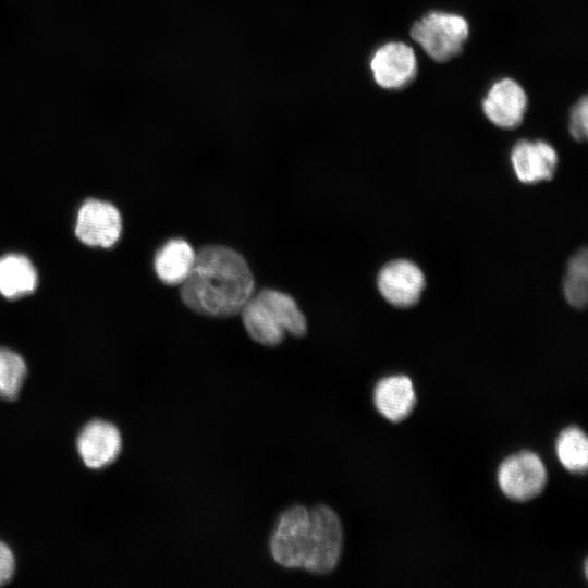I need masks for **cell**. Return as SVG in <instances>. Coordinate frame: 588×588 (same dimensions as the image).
Instances as JSON below:
<instances>
[{
    "instance_id": "cell-4",
    "label": "cell",
    "mask_w": 588,
    "mask_h": 588,
    "mask_svg": "<svg viewBox=\"0 0 588 588\" xmlns=\"http://www.w3.org/2000/svg\"><path fill=\"white\" fill-rule=\"evenodd\" d=\"M311 546L310 512L302 505L280 516L270 539L273 560L286 568H304Z\"/></svg>"
},
{
    "instance_id": "cell-3",
    "label": "cell",
    "mask_w": 588,
    "mask_h": 588,
    "mask_svg": "<svg viewBox=\"0 0 588 588\" xmlns=\"http://www.w3.org/2000/svg\"><path fill=\"white\" fill-rule=\"evenodd\" d=\"M409 35L430 59L443 63L463 51L469 24L457 13L433 10L414 22Z\"/></svg>"
},
{
    "instance_id": "cell-14",
    "label": "cell",
    "mask_w": 588,
    "mask_h": 588,
    "mask_svg": "<svg viewBox=\"0 0 588 588\" xmlns=\"http://www.w3.org/2000/svg\"><path fill=\"white\" fill-rule=\"evenodd\" d=\"M196 258L193 247L182 238L168 241L156 254L155 270L166 284H182L188 277Z\"/></svg>"
},
{
    "instance_id": "cell-11",
    "label": "cell",
    "mask_w": 588,
    "mask_h": 588,
    "mask_svg": "<svg viewBox=\"0 0 588 588\" xmlns=\"http://www.w3.org/2000/svg\"><path fill=\"white\" fill-rule=\"evenodd\" d=\"M381 295L393 306L416 304L425 287L422 271L412 261L397 259L387 264L378 274Z\"/></svg>"
},
{
    "instance_id": "cell-15",
    "label": "cell",
    "mask_w": 588,
    "mask_h": 588,
    "mask_svg": "<svg viewBox=\"0 0 588 588\" xmlns=\"http://www.w3.org/2000/svg\"><path fill=\"white\" fill-rule=\"evenodd\" d=\"M37 272L30 260L9 254L0 258V293L7 298H19L37 286Z\"/></svg>"
},
{
    "instance_id": "cell-5",
    "label": "cell",
    "mask_w": 588,
    "mask_h": 588,
    "mask_svg": "<svg viewBox=\"0 0 588 588\" xmlns=\"http://www.w3.org/2000/svg\"><path fill=\"white\" fill-rule=\"evenodd\" d=\"M309 512L311 547L304 569L328 574L335 568L342 553V525L336 513L327 505H317Z\"/></svg>"
},
{
    "instance_id": "cell-18",
    "label": "cell",
    "mask_w": 588,
    "mask_h": 588,
    "mask_svg": "<svg viewBox=\"0 0 588 588\" xmlns=\"http://www.w3.org/2000/svg\"><path fill=\"white\" fill-rule=\"evenodd\" d=\"M563 289L565 298L573 307L584 308L586 306L588 292V256L586 248L577 252L571 258Z\"/></svg>"
},
{
    "instance_id": "cell-7",
    "label": "cell",
    "mask_w": 588,
    "mask_h": 588,
    "mask_svg": "<svg viewBox=\"0 0 588 588\" xmlns=\"http://www.w3.org/2000/svg\"><path fill=\"white\" fill-rule=\"evenodd\" d=\"M370 70L378 86L388 90H400L415 79L417 58L409 45L388 41L373 52Z\"/></svg>"
},
{
    "instance_id": "cell-17",
    "label": "cell",
    "mask_w": 588,
    "mask_h": 588,
    "mask_svg": "<svg viewBox=\"0 0 588 588\" xmlns=\"http://www.w3.org/2000/svg\"><path fill=\"white\" fill-rule=\"evenodd\" d=\"M27 375L23 357L7 347H0V399L15 401Z\"/></svg>"
},
{
    "instance_id": "cell-10",
    "label": "cell",
    "mask_w": 588,
    "mask_h": 588,
    "mask_svg": "<svg viewBox=\"0 0 588 588\" xmlns=\"http://www.w3.org/2000/svg\"><path fill=\"white\" fill-rule=\"evenodd\" d=\"M121 229L120 212L107 201L89 199L77 212L75 233L88 246H112L119 240Z\"/></svg>"
},
{
    "instance_id": "cell-20",
    "label": "cell",
    "mask_w": 588,
    "mask_h": 588,
    "mask_svg": "<svg viewBox=\"0 0 588 588\" xmlns=\"http://www.w3.org/2000/svg\"><path fill=\"white\" fill-rule=\"evenodd\" d=\"M15 571V559L10 547L0 540V587L8 584Z\"/></svg>"
},
{
    "instance_id": "cell-19",
    "label": "cell",
    "mask_w": 588,
    "mask_h": 588,
    "mask_svg": "<svg viewBox=\"0 0 588 588\" xmlns=\"http://www.w3.org/2000/svg\"><path fill=\"white\" fill-rule=\"evenodd\" d=\"M588 100L583 96L572 108L569 115V133L577 142H584L588 135Z\"/></svg>"
},
{
    "instance_id": "cell-1",
    "label": "cell",
    "mask_w": 588,
    "mask_h": 588,
    "mask_svg": "<svg viewBox=\"0 0 588 588\" xmlns=\"http://www.w3.org/2000/svg\"><path fill=\"white\" fill-rule=\"evenodd\" d=\"M181 285V297L188 308L206 316L228 317L241 313L252 297L254 278L237 252L213 245L196 253Z\"/></svg>"
},
{
    "instance_id": "cell-6",
    "label": "cell",
    "mask_w": 588,
    "mask_h": 588,
    "mask_svg": "<svg viewBox=\"0 0 588 588\" xmlns=\"http://www.w3.org/2000/svg\"><path fill=\"white\" fill-rule=\"evenodd\" d=\"M498 482L507 498L515 501L530 500L537 497L546 486V466L532 452L516 453L500 465Z\"/></svg>"
},
{
    "instance_id": "cell-8",
    "label": "cell",
    "mask_w": 588,
    "mask_h": 588,
    "mask_svg": "<svg viewBox=\"0 0 588 588\" xmlns=\"http://www.w3.org/2000/svg\"><path fill=\"white\" fill-rule=\"evenodd\" d=\"M122 450V437L115 425L103 419L85 424L76 437V451L90 469H102L113 464Z\"/></svg>"
},
{
    "instance_id": "cell-16",
    "label": "cell",
    "mask_w": 588,
    "mask_h": 588,
    "mask_svg": "<svg viewBox=\"0 0 588 588\" xmlns=\"http://www.w3.org/2000/svg\"><path fill=\"white\" fill-rule=\"evenodd\" d=\"M556 454L569 471H585L588 465V440L583 430L576 427L563 430L556 441Z\"/></svg>"
},
{
    "instance_id": "cell-9",
    "label": "cell",
    "mask_w": 588,
    "mask_h": 588,
    "mask_svg": "<svg viewBox=\"0 0 588 588\" xmlns=\"http://www.w3.org/2000/svg\"><path fill=\"white\" fill-rule=\"evenodd\" d=\"M481 105L486 118L492 124L511 130L522 124L528 97L519 83L511 77H503L490 86Z\"/></svg>"
},
{
    "instance_id": "cell-13",
    "label": "cell",
    "mask_w": 588,
    "mask_h": 588,
    "mask_svg": "<svg viewBox=\"0 0 588 588\" xmlns=\"http://www.w3.org/2000/svg\"><path fill=\"white\" fill-rule=\"evenodd\" d=\"M379 413L391 421L406 418L416 402L414 385L408 377L392 376L380 380L373 391Z\"/></svg>"
},
{
    "instance_id": "cell-12",
    "label": "cell",
    "mask_w": 588,
    "mask_h": 588,
    "mask_svg": "<svg viewBox=\"0 0 588 588\" xmlns=\"http://www.w3.org/2000/svg\"><path fill=\"white\" fill-rule=\"evenodd\" d=\"M511 161L517 179L530 184L553 176L558 155L547 142L522 139L514 145Z\"/></svg>"
},
{
    "instance_id": "cell-2",
    "label": "cell",
    "mask_w": 588,
    "mask_h": 588,
    "mask_svg": "<svg viewBox=\"0 0 588 588\" xmlns=\"http://www.w3.org/2000/svg\"><path fill=\"white\" fill-rule=\"evenodd\" d=\"M249 336L267 346L280 344L285 334L304 335L307 323L295 301L275 290H262L246 302L241 310Z\"/></svg>"
}]
</instances>
